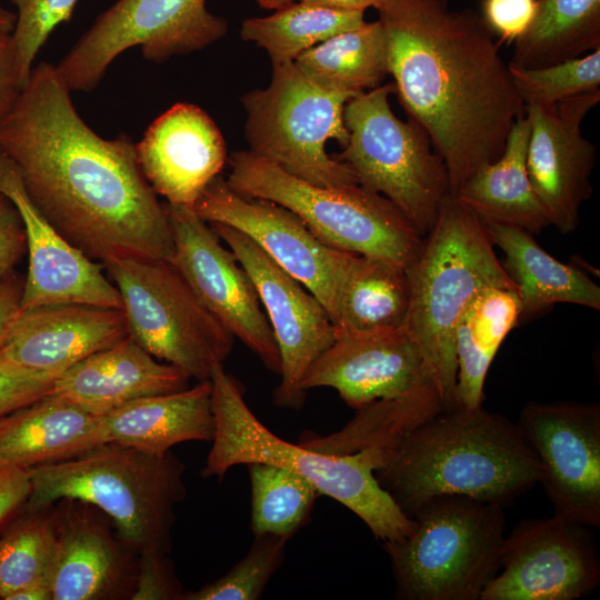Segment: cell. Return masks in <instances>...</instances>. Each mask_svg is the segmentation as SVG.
<instances>
[{"label": "cell", "instance_id": "6da1fadb", "mask_svg": "<svg viewBox=\"0 0 600 600\" xmlns=\"http://www.w3.org/2000/svg\"><path fill=\"white\" fill-rule=\"evenodd\" d=\"M0 151L17 168L44 218L101 264L119 257L170 260L164 204L127 134L104 139L80 117L56 67L32 68L0 123Z\"/></svg>", "mask_w": 600, "mask_h": 600}, {"label": "cell", "instance_id": "7a4b0ae2", "mask_svg": "<svg viewBox=\"0 0 600 600\" xmlns=\"http://www.w3.org/2000/svg\"><path fill=\"white\" fill-rule=\"evenodd\" d=\"M378 20L399 103L429 136L456 194L499 159L526 114L500 42L480 14L447 0H391Z\"/></svg>", "mask_w": 600, "mask_h": 600}, {"label": "cell", "instance_id": "3957f363", "mask_svg": "<svg viewBox=\"0 0 600 600\" xmlns=\"http://www.w3.org/2000/svg\"><path fill=\"white\" fill-rule=\"evenodd\" d=\"M373 474L411 518L422 503L442 494L506 508L540 483L542 467L517 423L482 406L454 407L408 432Z\"/></svg>", "mask_w": 600, "mask_h": 600}, {"label": "cell", "instance_id": "277c9868", "mask_svg": "<svg viewBox=\"0 0 600 600\" xmlns=\"http://www.w3.org/2000/svg\"><path fill=\"white\" fill-rule=\"evenodd\" d=\"M216 429L201 470L204 478H222L238 464L264 462L291 470L309 480L319 494L340 502L381 541L408 537L414 520L406 516L374 478L384 457L378 448L334 454L291 443L271 432L251 411L240 383L223 364L212 370Z\"/></svg>", "mask_w": 600, "mask_h": 600}, {"label": "cell", "instance_id": "5b68a950", "mask_svg": "<svg viewBox=\"0 0 600 600\" xmlns=\"http://www.w3.org/2000/svg\"><path fill=\"white\" fill-rule=\"evenodd\" d=\"M406 270L410 297L403 324L421 351L442 409L454 408V331L460 316L482 289L517 287L499 261L482 221L453 194Z\"/></svg>", "mask_w": 600, "mask_h": 600}, {"label": "cell", "instance_id": "8992f818", "mask_svg": "<svg viewBox=\"0 0 600 600\" xmlns=\"http://www.w3.org/2000/svg\"><path fill=\"white\" fill-rule=\"evenodd\" d=\"M28 511L59 499L103 510L122 539L142 553H168L174 507L184 499V464L170 451L151 454L114 442L66 460L27 468Z\"/></svg>", "mask_w": 600, "mask_h": 600}, {"label": "cell", "instance_id": "52a82bcc", "mask_svg": "<svg viewBox=\"0 0 600 600\" xmlns=\"http://www.w3.org/2000/svg\"><path fill=\"white\" fill-rule=\"evenodd\" d=\"M412 532L382 541L401 600H480L498 573L506 537L504 507L442 494L411 517Z\"/></svg>", "mask_w": 600, "mask_h": 600}, {"label": "cell", "instance_id": "ba28073f", "mask_svg": "<svg viewBox=\"0 0 600 600\" xmlns=\"http://www.w3.org/2000/svg\"><path fill=\"white\" fill-rule=\"evenodd\" d=\"M228 186L237 193L268 200L297 214L324 244L373 257L407 269L423 236L387 198L360 184L326 188L299 179L249 150L228 157Z\"/></svg>", "mask_w": 600, "mask_h": 600}, {"label": "cell", "instance_id": "9c48e42d", "mask_svg": "<svg viewBox=\"0 0 600 600\" xmlns=\"http://www.w3.org/2000/svg\"><path fill=\"white\" fill-rule=\"evenodd\" d=\"M386 83L351 98L344 107L347 143L336 159L359 184L390 200L424 237L452 194L448 170L424 129L399 119Z\"/></svg>", "mask_w": 600, "mask_h": 600}, {"label": "cell", "instance_id": "30bf717a", "mask_svg": "<svg viewBox=\"0 0 600 600\" xmlns=\"http://www.w3.org/2000/svg\"><path fill=\"white\" fill-rule=\"evenodd\" d=\"M356 96L318 86L293 62L272 66L269 84L241 98L249 151L316 186L359 184L351 169L327 152L330 140L341 148L347 143L344 107Z\"/></svg>", "mask_w": 600, "mask_h": 600}, {"label": "cell", "instance_id": "8fae6325", "mask_svg": "<svg viewBox=\"0 0 600 600\" xmlns=\"http://www.w3.org/2000/svg\"><path fill=\"white\" fill-rule=\"evenodd\" d=\"M121 298L128 334L157 359L198 382L210 380L233 336L164 259L119 257L102 263Z\"/></svg>", "mask_w": 600, "mask_h": 600}, {"label": "cell", "instance_id": "7c38bea8", "mask_svg": "<svg viewBox=\"0 0 600 600\" xmlns=\"http://www.w3.org/2000/svg\"><path fill=\"white\" fill-rule=\"evenodd\" d=\"M207 0H118L103 11L54 66L72 91H91L126 50L140 47L144 59L163 62L207 48L228 31Z\"/></svg>", "mask_w": 600, "mask_h": 600}, {"label": "cell", "instance_id": "4fadbf2b", "mask_svg": "<svg viewBox=\"0 0 600 600\" xmlns=\"http://www.w3.org/2000/svg\"><path fill=\"white\" fill-rule=\"evenodd\" d=\"M164 207L173 238L169 262L233 338L279 374L277 342L250 276L193 208Z\"/></svg>", "mask_w": 600, "mask_h": 600}, {"label": "cell", "instance_id": "5bb4252c", "mask_svg": "<svg viewBox=\"0 0 600 600\" xmlns=\"http://www.w3.org/2000/svg\"><path fill=\"white\" fill-rule=\"evenodd\" d=\"M250 276L273 332L280 356V382L272 401L282 409L302 408L301 383L312 362L334 340V326L318 298L271 260L241 231L210 223Z\"/></svg>", "mask_w": 600, "mask_h": 600}, {"label": "cell", "instance_id": "9a60e30c", "mask_svg": "<svg viewBox=\"0 0 600 600\" xmlns=\"http://www.w3.org/2000/svg\"><path fill=\"white\" fill-rule=\"evenodd\" d=\"M599 583L590 527L553 516L521 521L504 537L499 571L480 600H573Z\"/></svg>", "mask_w": 600, "mask_h": 600}, {"label": "cell", "instance_id": "2e32d148", "mask_svg": "<svg viewBox=\"0 0 600 600\" xmlns=\"http://www.w3.org/2000/svg\"><path fill=\"white\" fill-rule=\"evenodd\" d=\"M517 426L542 467L554 516L600 524V404L529 402Z\"/></svg>", "mask_w": 600, "mask_h": 600}, {"label": "cell", "instance_id": "e0dca14e", "mask_svg": "<svg viewBox=\"0 0 600 600\" xmlns=\"http://www.w3.org/2000/svg\"><path fill=\"white\" fill-rule=\"evenodd\" d=\"M193 209L208 223H222L247 234L318 298L333 323L338 292L353 253L321 242L287 208L237 193L220 176L208 186Z\"/></svg>", "mask_w": 600, "mask_h": 600}, {"label": "cell", "instance_id": "ac0fdd59", "mask_svg": "<svg viewBox=\"0 0 600 600\" xmlns=\"http://www.w3.org/2000/svg\"><path fill=\"white\" fill-rule=\"evenodd\" d=\"M600 101V90L566 99L553 107H527L530 137L527 171L550 226L573 232L580 209L591 193L596 147L583 137L581 124Z\"/></svg>", "mask_w": 600, "mask_h": 600}, {"label": "cell", "instance_id": "d6986e66", "mask_svg": "<svg viewBox=\"0 0 600 600\" xmlns=\"http://www.w3.org/2000/svg\"><path fill=\"white\" fill-rule=\"evenodd\" d=\"M432 382L421 351L404 324L368 332H346L312 362L301 387L334 389L357 410L376 400L409 393Z\"/></svg>", "mask_w": 600, "mask_h": 600}, {"label": "cell", "instance_id": "ffe728a7", "mask_svg": "<svg viewBox=\"0 0 600 600\" xmlns=\"http://www.w3.org/2000/svg\"><path fill=\"white\" fill-rule=\"evenodd\" d=\"M0 194L17 208L26 234L28 272L21 309L48 303H87L121 309L103 266L67 241L29 198L12 161L0 151Z\"/></svg>", "mask_w": 600, "mask_h": 600}, {"label": "cell", "instance_id": "44dd1931", "mask_svg": "<svg viewBox=\"0 0 600 600\" xmlns=\"http://www.w3.org/2000/svg\"><path fill=\"white\" fill-rule=\"evenodd\" d=\"M141 171L168 204L194 208L228 161L223 136L212 118L180 102L159 116L136 143Z\"/></svg>", "mask_w": 600, "mask_h": 600}, {"label": "cell", "instance_id": "7402d4cb", "mask_svg": "<svg viewBox=\"0 0 600 600\" xmlns=\"http://www.w3.org/2000/svg\"><path fill=\"white\" fill-rule=\"evenodd\" d=\"M128 336L122 309L76 302L40 304L19 311L0 341V358L60 376Z\"/></svg>", "mask_w": 600, "mask_h": 600}, {"label": "cell", "instance_id": "603a6c76", "mask_svg": "<svg viewBox=\"0 0 600 600\" xmlns=\"http://www.w3.org/2000/svg\"><path fill=\"white\" fill-rule=\"evenodd\" d=\"M189 379L176 366L157 361L128 336L62 372L51 392L101 417L143 397L183 390Z\"/></svg>", "mask_w": 600, "mask_h": 600}, {"label": "cell", "instance_id": "cb8c5ba5", "mask_svg": "<svg viewBox=\"0 0 600 600\" xmlns=\"http://www.w3.org/2000/svg\"><path fill=\"white\" fill-rule=\"evenodd\" d=\"M108 442L100 417L49 392L0 419V460L30 468Z\"/></svg>", "mask_w": 600, "mask_h": 600}, {"label": "cell", "instance_id": "d4e9b609", "mask_svg": "<svg viewBox=\"0 0 600 600\" xmlns=\"http://www.w3.org/2000/svg\"><path fill=\"white\" fill-rule=\"evenodd\" d=\"M108 442L162 456L179 443L212 441L216 429L210 380L143 397L100 417Z\"/></svg>", "mask_w": 600, "mask_h": 600}, {"label": "cell", "instance_id": "484cf974", "mask_svg": "<svg viewBox=\"0 0 600 600\" xmlns=\"http://www.w3.org/2000/svg\"><path fill=\"white\" fill-rule=\"evenodd\" d=\"M482 223L491 243L504 253L502 266L520 298V320L562 302L600 309L599 286L579 269L549 254L532 233L508 224Z\"/></svg>", "mask_w": 600, "mask_h": 600}, {"label": "cell", "instance_id": "4316f807", "mask_svg": "<svg viewBox=\"0 0 600 600\" xmlns=\"http://www.w3.org/2000/svg\"><path fill=\"white\" fill-rule=\"evenodd\" d=\"M530 122L527 116L512 126L502 154L479 169L453 194L482 222L518 227L534 234L550 226L527 171Z\"/></svg>", "mask_w": 600, "mask_h": 600}, {"label": "cell", "instance_id": "83f0119b", "mask_svg": "<svg viewBox=\"0 0 600 600\" xmlns=\"http://www.w3.org/2000/svg\"><path fill=\"white\" fill-rule=\"evenodd\" d=\"M520 310L517 288L487 287L468 303L454 331L456 407L482 406L488 370L502 341L520 321Z\"/></svg>", "mask_w": 600, "mask_h": 600}, {"label": "cell", "instance_id": "f1b7e54d", "mask_svg": "<svg viewBox=\"0 0 600 600\" xmlns=\"http://www.w3.org/2000/svg\"><path fill=\"white\" fill-rule=\"evenodd\" d=\"M409 297L404 268L383 259L353 253L338 292L333 321L336 336L402 326Z\"/></svg>", "mask_w": 600, "mask_h": 600}, {"label": "cell", "instance_id": "f546056e", "mask_svg": "<svg viewBox=\"0 0 600 600\" xmlns=\"http://www.w3.org/2000/svg\"><path fill=\"white\" fill-rule=\"evenodd\" d=\"M442 410L432 382L403 396L376 400L356 410L353 418L336 432L304 431L301 446L326 453L348 454L378 448L386 453L414 427Z\"/></svg>", "mask_w": 600, "mask_h": 600}, {"label": "cell", "instance_id": "4dcf8cb0", "mask_svg": "<svg viewBox=\"0 0 600 600\" xmlns=\"http://www.w3.org/2000/svg\"><path fill=\"white\" fill-rule=\"evenodd\" d=\"M600 49V0H538L534 18L508 62L542 68Z\"/></svg>", "mask_w": 600, "mask_h": 600}, {"label": "cell", "instance_id": "1f68e13d", "mask_svg": "<svg viewBox=\"0 0 600 600\" xmlns=\"http://www.w3.org/2000/svg\"><path fill=\"white\" fill-rule=\"evenodd\" d=\"M293 63L312 82L361 93L389 74L386 38L379 20L338 33L300 54Z\"/></svg>", "mask_w": 600, "mask_h": 600}, {"label": "cell", "instance_id": "d6a6232c", "mask_svg": "<svg viewBox=\"0 0 600 600\" xmlns=\"http://www.w3.org/2000/svg\"><path fill=\"white\" fill-rule=\"evenodd\" d=\"M120 576L117 550L102 528L89 520H68L58 530L50 586L52 600L104 598Z\"/></svg>", "mask_w": 600, "mask_h": 600}, {"label": "cell", "instance_id": "836d02e7", "mask_svg": "<svg viewBox=\"0 0 600 600\" xmlns=\"http://www.w3.org/2000/svg\"><path fill=\"white\" fill-rule=\"evenodd\" d=\"M364 12L342 11L304 1L291 2L266 17L242 22L241 38L266 50L272 66L293 62L327 39L362 26Z\"/></svg>", "mask_w": 600, "mask_h": 600}, {"label": "cell", "instance_id": "e575fe53", "mask_svg": "<svg viewBox=\"0 0 600 600\" xmlns=\"http://www.w3.org/2000/svg\"><path fill=\"white\" fill-rule=\"evenodd\" d=\"M251 484L250 529L253 536L273 534L291 539L311 517L319 494L302 476L286 468L249 463Z\"/></svg>", "mask_w": 600, "mask_h": 600}, {"label": "cell", "instance_id": "d590c367", "mask_svg": "<svg viewBox=\"0 0 600 600\" xmlns=\"http://www.w3.org/2000/svg\"><path fill=\"white\" fill-rule=\"evenodd\" d=\"M58 529L39 511L17 521L0 538V598L40 581L50 582Z\"/></svg>", "mask_w": 600, "mask_h": 600}, {"label": "cell", "instance_id": "8d00e7d4", "mask_svg": "<svg viewBox=\"0 0 600 600\" xmlns=\"http://www.w3.org/2000/svg\"><path fill=\"white\" fill-rule=\"evenodd\" d=\"M509 68L526 108H549L566 99L600 90V49L548 67L524 69L509 64Z\"/></svg>", "mask_w": 600, "mask_h": 600}, {"label": "cell", "instance_id": "74e56055", "mask_svg": "<svg viewBox=\"0 0 600 600\" xmlns=\"http://www.w3.org/2000/svg\"><path fill=\"white\" fill-rule=\"evenodd\" d=\"M290 539L273 534L254 536L247 554L228 572L181 600H258L281 567Z\"/></svg>", "mask_w": 600, "mask_h": 600}, {"label": "cell", "instance_id": "f35d334b", "mask_svg": "<svg viewBox=\"0 0 600 600\" xmlns=\"http://www.w3.org/2000/svg\"><path fill=\"white\" fill-rule=\"evenodd\" d=\"M17 8L10 34L16 70L23 86L52 31L72 16L78 0H10Z\"/></svg>", "mask_w": 600, "mask_h": 600}, {"label": "cell", "instance_id": "ab89813d", "mask_svg": "<svg viewBox=\"0 0 600 600\" xmlns=\"http://www.w3.org/2000/svg\"><path fill=\"white\" fill-rule=\"evenodd\" d=\"M58 377L0 358V419L51 392Z\"/></svg>", "mask_w": 600, "mask_h": 600}, {"label": "cell", "instance_id": "60d3db41", "mask_svg": "<svg viewBox=\"0 0 600 600\" xmlns=\"http://www.w3.org/2000/svg\"><path fill=\"white\" fill-rule=\"evenodd\" d=\"M538 0H482L481 18L499 42L512 43L531 24Z\"/></svg>", "mask_w": 600, "mask_h": 600}, {"label": "cell", "instance_id": "b9f144b4", "mask_svg": "<svg viewBox=\"0 0 600 600\" xmlns=\"http://www.w3.org/2000/svg\"><path fill=\"white\" fill-rule=\"evenodd\" d=\"M182 587L167 553H142L140 571L132 599L138 600H179L182 599Z\"/></svg>", "mask_w": 600, "mask_h": 600}, {"label": "cell", "instance_id": "7bdbcfd3", "mask_svg": "<svg viewBox=\"0 0 600 600\" xmlns=\"http://www.w3.org/2000/svg\"><path fill=\"white\" fill-rule=\"evenodd\" d=\"M27 252L26 234L14 204L0 194V276L13 271Z\"/></svg>", "mask_w": 600, "mask_h": 600}, {"label": "cell", "instance_id": "ee69618b", "mask_svg": "<svg viewBox=\"0 0 600 600\" xmlns=\"http://www.w3.org/2000/svg\"><path fill=\"white\" fill-rule=\"evenodd\" d=\"M30 492L26 468L0 460V526L24 506Z\"/></svg>", "mask_w": 600, "mask_h": 600}, {"label": "cell", "instance_id": "f6af8a7d", "mask_svg": "<svg viewBox=\"0 0 600 600\" xmlns=\"http://www.w3.org/2000/svg\"><path fill=\"white\" fill-rule=\"evenodd\" d=\"M21 88L10 34L0 36V123L12 108Z\"/></svg>", "mask_w": 600, "mask_h": 600}, {"label": "cell", "instance_id": "bcb514c9", "mask_svg": "<svg viewBox=\"0 0 600 600\" xmlns=\"http://www.w3.org/2000/svg\"><path fill=\"white\" fill-rule=\"evenodd\" d=\"M23 282L14 271L0 276V341L21 310Z\"/></svg>", "mask_w": 600, "mask_h": 600}, {"label": "cell", "instance_id": "7dc6e473", "mask_svg": "<svg viewBox=\"0 0 600 600\" xmlns=\"http://www.w3.org/2000/svg\"><path fill=\"white\" fill-rule=\"evenodd\" d=\"M308 3L342 11L364 12L369 8L382 10L391 0H301Z\"/></svg>", "mask_w": 600, "mask_h": 600}, {"label": "cell", "instance_id": "c3c4849f", "mask_svg": "<svg viewBox=\"0 0 600 600\" xmlns=\"http://www.w3.org/2000/svg\"><path fill=\"white\" fill-rule=\"evenodd\" d=\"M6 600H52L50 582L40 581L27 586L8 596Z\"/></svg>", "mask_w": 600, "mask_h": 600}, {"label": "cell", "instance_id": "681fc988", "mask_svg": "<svg viewBox=\"0 0 600 600\" xmlns=\"http://www.w3.org/2000/svg\"><path fill=\"white\" fill-rule=\"evenodd\" d=\"M16 23V13L0 6V36L11 34Z\"/></svg>", "mask_w": 600, "mask_h": 600}, {"label": "cell", "instance_id": "f907efd6", "mask_svg": "<svg viewBox=\"0 0 600 600\" xmlns=\"http://www.w3.org/2000/svg\"><path fill=\"white\" fill-rule=\"evenodd\" d=\"M259 6L266 9H278L288 3L293 2L294 0H257Z\"/></svg>", "mask_w": 600, "mask_h": 600}]
</instances>
